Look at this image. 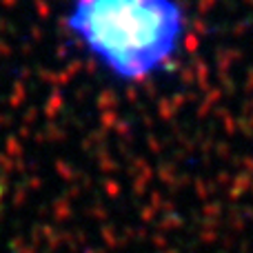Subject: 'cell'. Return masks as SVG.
Masks as SVG:
<instances>
[{
  "label": "cell",
  "instance_id": "6da1fadb",
  "mask_svg": "<svg viewBox=\"0 0 253 253\" xmlns=\"http://www.w3.org/2000/svg\"><path fill=\"white\" fill-rule=\"evenodd\" d=\"M62 27L93 69L125 87L167 76L189 40L180 0H69Z\"/></svg>",
  "mask_w": 253,
  "mask_h": 253
}]
</instances>
